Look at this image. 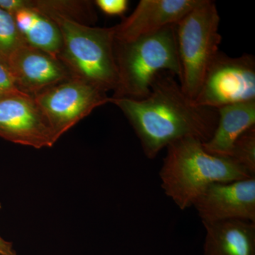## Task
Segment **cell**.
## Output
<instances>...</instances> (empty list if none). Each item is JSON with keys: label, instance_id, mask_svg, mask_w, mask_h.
Returning a JSON list of instances; mask_svg holds the SVG:
<instances>
[{"label": "cell", "instance_id": "21", "mask_svg": "<svg viewBox=\"0 0 255 255\" xmlns=\"http://www.w3.org/2000/svg\"><path fill=\"white\" fill-rule=\"evenodd\" d=\"M0 255H16L12 244L0 236Z\"/></svg>", "mask_w": 255, "mask_h": 255}, {"label": "cell", "instance_id": "9", "mask_svg": "<svg viewBox=\"0 0 255 255\" xmlns=\"http://www.w3.org/2000/svg\"><path fill=\"white\" fill-rule=\"evenodd\" d=\"M193 206L203 223L236 219L255 223V177L213 183Z\"/></svg>", "mask_w": 255, "mask_h": 255}, {"label": "cell", "instance_id": "6", "mask_svg": "<svg viewBox=\"0 0 255 255\" xmlns=\"http://www.w3.org/2000/svg\"><path fill=\"white\" fill-rule=\"evenodd\" d=\"M255 100V59L251 54L232 58L219 51L211 63L194 100L199 107L218 110Z\"/></svg>", "mask_w": 255, "mask_h": 255}, {"label": "cell", "instance_id": "7", "mask_svg": "<svg viewBox=\"0 0 255 255\" xmlns=\"http://www.w3.org/2000/svg\"><path fill=\"white\" fill-rule=\"evenodd\" d=\"M33 98L58 140L95 109L112 100L106 92L75 78L50 87Z\"/></svg>", "mask_w": 255, "mask_h": 255}, {"label": "cell", "instance_id": "16", "mask_svg": "<svg viewBox=\"0 0 255 255\" xmlns=\"http://www.w3.org/2000/svg\"><path fill=\"white\" fill-rule=\"evenodd\" d=\"M24 44L14 16L0 9V60L8 66L10 58Z\"/></svg>", "mask_w": 255, "mask_h": 255}, {"label": "cell", "instance_id": "15", "mask_svg": "<svg viewBox=\"0 0 255 255\" xmlns=\"http://www.w3.org/2000/svg\"><path fill=\"white\" fill-rule=\"evenodd\" d=\"M32 4L45 14L61 15L78 22H80L79 18L81 15L90 21L95 20V14H94L90 1H32Z\"/></svg>", "mask_w": 255, "mask_h": 255}, {"label": "cell", "instance_id": "11", "mask_svg": "<svg viewBox=\"0 0 255 255\" xmlns=\"http://www.w3.org/2000/svg\"><path fill=\"white\" fill-rule=\"evenodd\" d=\"M202 0H140L131 14L115 28V40L128 42L175 25Z\"/></svg>", "mask_w": 255, "mask_h": 255}, {"label": "cell", "instance_id": "18", "mask_svg": "<svg viewBox=\"0 0 255 255\" xmlns=\"http://www.w3.org/2000/svg\"><path fill=\"white\" fill-rule=\"evenodd\" d=\"M18 93L23 92L20 91L16 86L9 67L0 60V98Z\"/></svg>", "mask_w": 255, "mask_h": 255}, {"label": "cell", "instance_id": "12", "mask_svg": "<svg viewBox=\"0 0 255 255\" xmlns=\"http://www.w3.org/2000/svg\"><path fill=\"white\" fill-rule=\"evenodd\" d=\"M203 224L204 255H255V223L236 219Z\"/></svg>", "mask_w": 255, "mask_h": 255}, {"label": "cell", "instance_id": "3", "mask_svg": "<svg viewBox=\"0 0 255 255\" xmlns=\"http://www.w3.org/2000/svg\"><path fill=\"white\" fill-rule=\"evenodd\" d=\"M114 53L119 85L112 98L143 100L159 73L168 72L180 77L175 25L131 41L115 40Z\"/></svg>", "mask_w": 255, "mask_h": 255}, {"label": "cell", "instance_id": "17", "mask_svg": "<svg viewBox=\"0 0 255 255\" xmlns=\"http://www.w3.org/2000/svg\"><path fill=\"white\" fill-rule=\"evenodd\" d=\"M229 157L251 177H255V127L248 129L238 137Z\"/></svg>", "mask_w": 255, "mask_h": 255}, {"label": "cell", "instance_id": "8", "mask_svg": "<svg viewBox=\"0 0 255 255\" xmlns=\"http://www.w3.org/2000/svg\"><path fill=\"white\" fill-rule=\"evenodd\" d=\"M0 137L36 149L53 147L58 141L34 98L23 93L0 98Z\"/></svg>", "mask_w": 255, "mask_h": 255}, {"label": "cell", "instance_id": "4", "mask_svg": "<svg viewBox=\"0 0 255 255\" xmlns=\"http://www.w3.org/2000/svg\"><path fill=\"white\" fill-rule=\"evenodd\" d=\"M46 15L59 28L63 39L59 59L72 78L105 92H115L119 73L114 53V26L94 27L61 15Z\"/></svg>", "mask_w": 255, "mask_h": 255}, {"label": "cell", "instance_id": "1", "mask_svg": "<svg viewBox=\"0 0 255 255\" xmlns=\"http://www.w3.org/2000/svg\"><path fill=\"white\" fill-rule=\"evenodd\" d=\"M111 103L129 121L149 159L155 158L162 149L180 139L209 141L219 121L217 110L194 105L168 72L155 77L143 100L112 98Z\"/></svg>", "mask_w": 255, "mask_h": 255}, {"label": "cell", "instance_id": "19", "mask_svg": "<svg viewBox=\"0 0 255 255\" xmlns=\"http://www.w3.org/2000/svg\"><path fill=\"white\" fill-rule=\"evenodd\" d=\"M95 4L106 14L122 16L127 11L129 1L127 0H97Z\"/></svg>", "mask_w": 255, "mask_h": 255}, {"label": "cell", "instance_id": "10", "mask_svg": "<svg viewBox=\"0 0 255 255\" xmlns=\"http://www.w3.org/2000/svg\"><path fill=\"white\" fill-rule=\"evenodd\" d=\"M8 67L18 90L33 97L73 78L61 60L26 43L10 58Z\"/></svg>", "mask_w": 255, "mask_h": 255}, {"label": "cell", "instance_id": "14", "mask_svg": "<svg viewBox=\"0 0 255 255\" xmlns=\"http://www.w3.org/2000/svg\"><path fill=\"white\" fill-rule=\"evenodd\" d=\"M13 16L26 45L59 59L63 39L59 28L53 20L36 9L32 1H28V6Z\"/></svg>", "mask_w": 255, "mask_h": 255}, {"label": "cell", "instance_id": "2", "mask_svg": "<svg viewBox=\"0 0 255 255\" xmlns=\"http://www.w3.org/2000/svg\"><path fill=\"white\" fill-rule=\"evenodd\" d=\"M159 171L164 194L184 211L210 184L252 178L232 159L212 155L203 142L186 137L169 144Z\"/></svg>", "mask_w": 255, "mask_h": 255}, {"label": "cell", "instance_id": "22", "mask_svg": "<svg viewBox=\"0 0 255 255\" xmlns=\"http://www.w3.org/2000/svg\"><path fill=\"white\" fill-rule=\"evenodd\" d=\"M1 209V203H0V209Z\"/></svg>", "mask_w": 255, "mask_h": 255}, {"label": "cell", "instance_id": "20", "mask_svg": "<svg viewBox=\"0 0 255 255\" xmlns=\"http://www.w3.org/2000/svg\"><path fill=\"white\" fill-rule=\"evenodd\" d=\"M28 4V1L26 0H0V9L13 16L19 10L26 8Z\"/></svg>", "mask_w": 255, "mask_h": 255}, {"label": "cell", "instance_id": "13", "mask_svg": "<svg viewBox=\"0 0 255 255\" xmlns=\"http://www.w3.org/2000/svg\"><path fill=\"white\" fill-rule=\"evenodd\" d=\"M217 127L204 149L212 155L229 157L233 146L243 132L255 127V100L218 109Z\"/></svg>", "mask_w": 255, "mask_h": 255}, {"label": "cell", "instance_id": "5", "mask_svg": "<svg viewBox=\"0 0 255 255\" xmlns=\"http://www.w3.org/2000/svg\"><path fill=\"white\" fill-rule=\"evenodd\" d=\"M220 21L215 1L202 0L175 24L179 85L191 100L195 99L208 68L220 51Z\"/></svg>", "mask_w": 255, "mask_h": 255}]
</instances>
